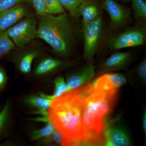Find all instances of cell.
Wrapping results in <instances>:
<instances>
[{
    "instance_id": "1",
    "label": "cell",
    "mask_w": 146,
    "mask_h": 146,
    "mask_svg": "<svg viewBox=\"0 0 146 146\" xmlns=\"http://www.w3.org/2000/svg\"><path fill=\"white\" fill-rule=\"evenodd\" d=\"M87 85L66 91L51 101L48 109L50 122L63 137L70 139L72 146L83 145L82 122L84 100Z\"/></svg>"
},
{
    "instance_id": "2",
    "label": "cell",
    "mask_w": 146,
    "mask_h": 146,
    "mask_svg": "<svg viewBox=\"0 0 146 146\" xmlns=\"http://www.w3.org/2000/svg\"><path fill=\"white\" fill-rule=\"evenodd\" d=\"M117 91L107 92L88 84L84 100L82 122L84 132L83 145H105L106 117L111 112L117 99Z\"/></svg>"
},
{
    "instance_id": "3",
    "label": "cell",
    "mask_w": 146,
    "mask_h": 146,
    "mask_svg": "<svg viewBox=\"0 0 146 146\" xmlns=\"http://www.w3.org/2000/svg\"><path fill=\"white\" fill-rule=\"evenodd\" d=\"M78 33L77 29L67 13L40 16L36 38L44 41L54 52L61 57H68L72 53Z\"/></svg>"
},
{
    "instance_id": "4",
    "label": "cell",
    "mask_w": 146,
    "mask_h": 146,
    "mask_svg": "<svg viewBox=\"0 0 146 146\" xmlns=\"http://www.w3.org/2000/svg\"><path fill=\"white\" fill-rule=\"evenodd\" d=\"M146 39V24L143 21H139L134 26L127 28L112 37L108 47L111 49L117 50L138 46L143 44Z\"/></svg>"
},
{
    "instance_id": "5",
    "label": "cell",
    "mask_w": 146,
    "mask_h": 146,
    "mask_svg": "<svg viewBox=\"0 0 146 146\" xmlns=\"http://www.w3.org/2000/svg\"><path fill=\"white\" fill-rule=\"evenodd\" d=\"M37 27L36 19L28 16L7 29L6 32L15 46L22 48L36 38Z\"/></svg>"
},
{
    "instance_id": "6",
    "label": "cell",
    "mask_w": 146,
    "mask_h": 146,
    "mask_svg": "<svg viewBox=\"0 0 146 146\" xmlns=\"http://www.w3.org/2000/svg\"><path fill=\"white\" fill-rule=\"evenodd\" d=\"M102 27V20L100 16L94 21L82 24L83 55L86 60H91L96 53L101 37Z\"/></svg>"
},
{
    "instance_id": "7",
    "label": "cell",
    "mask_w": 146,
    "mask_h": 146,
    "mask_svg": "<svg viewBox=\"0 0 146 146\" xmlns=\"http://www.w3.org/2000/svg\"><path fill=\"white\" fill-rule=\"evenodd\" d=\"M119 119L108 120L105 123V145L111 146H127L131 142L125 128L119 123Z\"/></svg>"
},
{
    "instance_id": "8",
    "label": "cell",
    "mask_w": 146,
    "mask_h": 146,
    "mask_svg": "<svg viewBox=\"0 0 146 146\" xmlns=\"http://www.w3.org/2000/svg\"><path fill=\"white\" fill-rule=\"evenodd\" d=\"M102 7L109 15L111 26L115 29L123 26L132 19L130 9L121 5L115 0H103Z\"/></svg>"
},
{
    "instance_id": "9",
    "label": "cell",
    "mask_w": 146,
    "mask_h": 146,
    "mask_svg": "<svg viewBox=\"0 0 146 146\" xmlns=\"http://www.w3.org/2000/svg\"><path fill=\"white\" fill-rule=\"evenodd\" d=\"M95 75L94 66L91 63L86 64L68 74L66 77L68 91L86 85Z\"/></svg>"
},
{
    "instance_id": "10",
    "label": "cell",
    "mask_w": 146,
    "mask_h": 146,
    "mask_svg": "<svg viewBox=\"0 0 146 146\" xmlns=\"http://www.w3.org/2000/svg\"><path fill=\"white\" fill-rule=\"evenodd\" d=\"M127 82L125 76L121 73H107L98 78L91 84L92 86L101 91H117Z\"/></svg>"
},
{
    "instance_id": "11",
    "label": "cell",
    "mask_w": 146,
    "mask_h": 146,
    "mask_svg": "<svg viewBox=\"0 0 146 146\" xmlns=\"http://www.w3.org/2000/svg\"><path fill=\"white\" fill-rule=\"evenodd\" d=\"M29 11L23 5H18L0 12V33L5 31L23 18L28 16Z\"/></svg>"
},
{
    "instance_id": "12",
    "label": "cell",
    "mask_w": 146,
    "mask_h": 146,
    "mask_svg": "<svg viewBox=\"0 0 146 146\" xmlns=\"http://www.w3.org/2000/svg\"><path fill=\"white\" fill-rule=\"evenodd\" d=\"M131 58L132 54L129 51L115 52L105 60L102 65V70L109 72L125 69L130 63Z\"/></svg>"
},
{
    "instance_id": "13",
    "label": "cell",
    "mask_w": 146,
    "mask_h": 146,
    "mask_svg": "<svg viewBox=\"0 0 146 146\" xmlns=\"http://www.w3.org/2000/svg\"><path fill=\"white\" fill-rule=\"evenodd\" d=\"M41 54V51L38 49H29L17 55L13 58V62L20 72L28 74L31 72L33 60Z\"/></svg>"
},
{
    "instance_id": "14",
    "label": "cell",
    "mask_w": 146,
    "mask_h": 146,
    "mask_svg": "<svg viewBox=\"0 0 146 146\" xmlns=\"http://www.w3.org/2000/svg\"><path fill=\"white\" fill-rule=\"evenodd\" d=\"M67 63L60 59L46 57L41 59L35 68L34 73L36 76H44L57 72L67 66Z\"/></svg>"
},
{
    "instance_id": "15",
    "label": "cell",
    "mask_w": 146,
    "mask_h": 146,
    "mask_svg": "<svg viewBox=\"0 0 146 146\" xmlns=\"http://www.w3.org/2000/svg\"><path fill=\"white\" fill-rule=\"evenodd\" d=\"M52 100L43 98L39 94H32L26 97L24 99L23 102L30 107L36 109V114L48 116V109Z\"/></svg>"
},
{
    "instance_id": "16",
    "label": "cell",
    "mask_w": 146,
    "mask_h": 146,
    "mask_svg": "<svg viewBox=\"0 0 146 146\" xmlns=\"http://www.w3.org/2000/svg\"><path fill=\"white\" fill-rule=\"evenodd\" d=\"M100 10L91 0H87L81 5L78 10V18L82 17V24L96 20L100 16Z\"/></svg>"
},
{
    "instance_id": "17",
    "label": "cell",
    "mask_w": 146,
    "mask_h": 146,
    "mask_svg": "<svg viewBox=\"0 0 146 146\" xmlns=\"http://www.w3.org/2000/svg\"><path fill=\"white\" fill-rule=\"evenodd\" d=\"M132 3L133 17L138 21L146 19V3L144 0H131Z\"/></svg>"
},
{
    "instance_id": "18",
    "label": "cell",
    "mask_w": 146,
    "mask_h": 146,
    "mask_svg": "<svg viewBox=\"0 0 146 146\" xmlns=\"http://www.w3.org/2000/svg\"><path fill=\"white\" fill-rule=\"evenodd\" d=\"M56 130L50 122L46 123L44 127L40 129H33L30 133L31 141H38L40 139L49 136Z\"/></svg>"
},
{
    "instance_id": "19",
    "label": "cell",
    "mask_w": 146,
    "mask_h": 146,
    "mask_svg": "<svg viewBox=\"0 0 146 146\" xmlns=\"http://www.w3.org/2000/svg\"><path fill=\"white\" fill-rule=\"evenodd\" d=\"M87 0H59V2L72 17L78 18V10L82 4Z\"/></svg>"
},
{
    "instance_id": "20",
    "label": "cell",
    "mask_w": 146,
    "mask_h": 146,
    "mask_svg": "<svg viewBox=\"0 0 146 146\" xmlns=\"http://www.w3.org/2000/svg\"><path fill=\"white\" fill-rule=\"evenodd\" d=\"M15 46L9 37L6 31L0 33V57L13 50Z\"/></svg>"
},
{
    "instance_id": "21",
    "label": "cell",
    "mask_w": 146,
    "mask_h": 146,
    "mask_svg": "<svg viewBox=\"0 0 146 146\" xmlns=\"http://www.w3.org/2000/svg\"><path fill=\"white\" fill-rule=\"evenodd\" d=\"M10 102L7 101L3 109L0 111V136L3 133L8 125L10 117Z\"/></svg>"
},
{
    "instance_id": "22",
    "label": "cell",
    "mask_w": 146,
    "mask_h": 146,
    "mask_svg": "<svg viewBox=\"0 0 146 146\" xmlns=\"http://www.w3.org/2000/svg\"><path fill=\"white\" fill-rule=\"evenodd\" d=\"M63 137V135L60 132L56 130L49 136L38 140L37 144L46 145H60Z\"/></svg>"
},
{
    "instance_id": "23",
    "label": "cell",
    "mask_w": 146,
    "mask_h": 146,
    "mask_svg": "<svg viewBox=\"0 0 146 146\" xmlns=\"http://www.w3.org/2000/svg\"><path fill=\"white\" fill-rule=\"evenodd\" d=\"M47 14L58 15L65 13L64 9L56 0H44Z\"/></svg>"
},
{
    "instance_id": "24",
    "label": "cell",
    "mask_w": 146,
    "mask_h": 146,
    "mask_svg": "<svg viewBox=\"0 0 146 146\" xmlns=\"http://www.w3.org/2000/svg\"><path fill=\"white\" fill-rule=\"evenodd\" d=\"M54 90L53 94L51 95L53 99L60 96L68 91L67 83L62 76H58L54 80Z\"/></svg>"
},
{
    "instance_id": "25",
    "label": "cell",
    "mask_w": 146,
    "mask_h": 146,
    "mask_svg": "<svg viewBox=\"0 0 146 146\" xmlns=\"http://www.w3.org/2000/svg\"><path fill=\"white\" fill-rule=\"evenodd\" d=\"M25 2L31 3V0H0V12Z\"/></svg>"
},
{
    "instance_id": "26",
    "label": "cell",
    "mask_w": 146,
    "mask_h": 146,
    "mask_svg": "<svg viewBox=\"0 0 146 146\" xmlns=\"http://www.w3.org/2000/svg\"><path fill=\"white\" fill-rule=\"evenodd\" d=\"M36 14L39 16L47 14L44 0H31Z\"/></svg>"
},
{
    "instance_id": "27",
    "label": "cell",
    "mask_w": 146,
    "mask_h": 146,
    "mask_svg": "<svg viewBox=\"0 0 146 146\" xmlns=\"http://www.w3.org/2000/svg\"><path fill=\"white\" fill-rule=\"evenodd\" d=\"M137 72L141 80L145 82L146 79V60H143L138 65L137 69Z\"/></svg>"
},
{
    "instance_id": "28",
    "label": "cell",
    "mask_w": 146,
    "mask_h": 146,
    "mask_svg": "<svg viewBox=\"0 0 146 146\" xmlns=\"http://www.w3.org/2000/svg\"><path fill=\"white\" fill-rule=\"evenodd\" d=\"M8 81V76L5 70L0 65V93L3 91Z\"/></svg>"
},
{
    "instance_id": "29",
    "label": "cell",
    "mask_w": 146,
    "mask_h": 146,
    "mask_svg": "<svg viewBox=\"0 0 146 146\" xmlns=\"http://www.w3.org/2000/svg\"><path fill=\"white\" fill-rule=\"evenodd\" d=\"M31 119L36 122H44L46 123L50 122L48 116H42L41 117H38L32 118Z\"/></svg>"
},
{
    "instance_id": "30",
    "label": "cell",
    "mask_w": 146,
    "mask_h": 146,
    "mask_svg": "<svg viewBox=\"0 0 146 146\" xmlns=\"http://www.w3.org/2000/svg\"><path fill=\"white\" fill-rule=\"evenodd\" d=\"M143 126L144 132L145 133V136H146V110L145 109V111L144 112L143 116Z\"/></svg>"
},
{
    "instance_id": "31",
    "label": "cell",
    "mask_w": 146,
    "mask_h": 146,
    "mask_svg": "<svg viewBox=\"0 0 146 146\" xmlns=\"http://www.w3.org/2000/svg\"><path fill=\"white\" fill-rule=\"evenodd\" d=\"M121 1H123L126 3H129L131 2V0H121Z\"/></svg>"
},
{
    "instance_id": "32",
    "label": "cell",
    "mask_w": 146,
    "mask_h": 146,
    "mask_svg": "<svg viewBox=\"0 0 146 146\" xmlns=\"http://www.w3.org/2000/svg\"><path fill=\"white\" fill-rule=\"evenodd\" d=\"M91 1H93V0H91Z\"/></svg>"
}]
</instances>
